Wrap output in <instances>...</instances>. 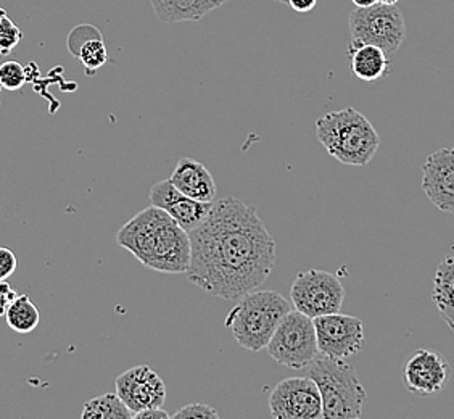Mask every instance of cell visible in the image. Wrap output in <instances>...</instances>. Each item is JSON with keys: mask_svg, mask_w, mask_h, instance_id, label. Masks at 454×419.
I'll list each match as a JSON object with an SVG mask.
<instances>
[{"mask_svg": "<svg viewBox=\"0 0 454 419\" xmlns=\"http://www.w3.org/2000/svg\"><path fill=\"white\" fill-rule=\"evenodd\" d=\"M114 389L118 397L132 411V416L142 410L160 408L167 400V385L147 365L134 367L116 377Z\"/></svg>", "mask_w": 454, "mask_h": 419, "instance_id": "11", "label": "cell"}, {"mask_svg": "<svg viewBox=\"0 0 454 419\" xmlns=\"http://www.w3.org/2000/svg\"><path fill=\"white\" fill-rule=\"evenodd\" d=\"M23 39L21 29L10 20L7 12L0 9V55L5 57L13 52V49Z\"/></svg>", "mask_w": 454, "mask_h": 419, "instance_id": "22", "label": "cell"}, {"mask_svg": "<svg viewBox=\"0 0 454 419\" xmlns=\"http://www.w3.org/2000/svg\"><path fill=\"white\" fill-rule=\"evenodd\" d=\"M18 297L17 292L12 289L7 281H0V318L5 316L10 304Z\"/></svg>", "mask_w": 454, "mask_h": 419, "instance_id": "27", "label": "cell"}, {"mask_svg": "<svg viewBox=\"0 0 454 419\" xmlns=\"http://www.w3.org/2000/svg\"><path fill=\"white\" fill-rule=\"evenodd\" d=\"M176 189L193 201L213 202L216 183L208 168L193 158H181L169 178Z\"/></svg>", "mask_w": 454, "mask_h": 419, "instance_id": "15", "label": "cell"}, {"mask_svg": "<svg viewBox=\"0 0 454 419\" xmlns=\"http://www.w3.org/2000/svg\"><path fill=\"white\" fill-rule=\"evenodd\" d=\"M349 60L353 75L366 83L384 78L390 68L388 55L380 47L372 44L349 47Z\"/></svg>", "mask_w": 454, "mask_h": 419, "instance_id": "17", "label": "cell"}, {"mask_svg": "<svg viewBox=\"0 0 454 419\" xmlns=\"http://www.w3.org/2000/svg\"><path fill=\"white\" fill-rule=\"evenodd\" d=\"M422 191L438 210L454 215V147L428 155L422 166Z\"/></svg>", "mask_w": 454, "mask_h": 419, "instance_id": "13", "label": "cell"}, {"mask_svg": "<svg viewBox=\"0 0 454 419\" xmlns=\"http://www.w3.org/2000/svg\"><path fill=\"white\" fill-rule=\"evenodd\" d=\"M5 321L9 324L10 329H13L18 334H29L39 326L41 314L29 296L23 294V296H18L10 304L5 312Z\"/></svg>", "mask_w": 454, "mask_h": 419, "instance_id": "19", "label": "cell"}, {"mask_svg": "<svg viewBox=\"0 0 454 419\" xmlns=\"http://www.w3.org/2000/svg\"><path fill=\"white\" fill-rule=\"evenodd\" d=\"M356 7L359 9H363V7H371V5H374L377 4V0H351Z\"/></svg>", "mask_w": 454, "mask_h": 419, "instance_id": "30", "label": "cell"}, {"mask_svg": "<svg viewBox=\"0 0 454 419\" xmlns=\"http://www.w3.org/2000/svg\"><path fill=\"white\" fill-rule=\"evenodd\" d=\"M2 89H4V86H2V83H0V92H2Z\"/></svg>", "mask_w": 454, "mask_h": 419, "instance_id": "33", "label": "cell"}, {"mask_svg": "<svg viewBox=\"0 0 454 419\" xmlns=\"http://www.w3.org/2000/svg\"><path fill=\"white\" fill-rule=\"evenodd\" d=\"M290 298L295 310L309 318H316L340 312L345 300V289L333 273L308 270L300 273L294 281Z\"/></svg>", "mask_w": 454, "mask_h": 419, "instance_id": "8", "label": "cell"}, {"mask_svg": "<svg viewBox=\"0 0 454 419\" xmlns=\"http://www.w3.org/2000/svg\"><path fill=\"white\" fill-rule=\"evenodd\" d=\"M305 371L321 393L324 419L361 418L366 389L345 360L333 359L319 352Z\"/></svg>", "mask_w": 454, "mask_h": 419, "instance_id": "5", "label": "cell"}, {"mask_svg": "<svg viewBox=\"0 0 454 419\" xmlns=\"http://www.w3.org/2000/svg\"><path fill=\"white\" fill-rule=\"evenodd\" d=\"M272 2H279V4H287L288 0H272Z\"/></svg>", "mask_w": 454, "mask_h": 419, "instance_id": "32", "label": "cell"}, {"mask_svg": "<svg viewBox=\"0 0 454 419\" xmlns=\"http://www.w3.org/2000/svg\"><path fill=\"white\" fill-rule=\"evenodd\" d=\"M175 419H192V418H210L218 419L219 413L210 405H203V403H191L185 405L181 410L176 411L171 416Z\"/></svg>", "mask_w": 454, "mask_h": 419, "instance_id": "25", "label": "cell"}, {"mask_svg": "<svg viewBox=\"0 0 454 419\" xmlns=\"http://www.w3.org/2000/svg\"><path fill=\"white\" fill-rule=\"evenodd\" d=\"M97 37H102V33L98 31V28L92 27V25H79V27L73 28L70 36H68V41H67L68 51H70L73 57H76L79 49L82 45L86 44L90 39H97Z\"/></svg>", "mask_w": 454, "mask_h": 419, "instance_id": "24", "label": "cell"}, {"mask_svg": "<svg viewBox=\"0 0 454 419\" xmlns=\"http://www.w3.org/2000/svg\"><path fill=\"white\" fill-rule=\"evenodd\" d=\"M149 201L150 205L169 213L187 233L200 226L213 209V202L193 201L179 193L169 179L160 181L150 189Z\"/></svg>", "mask_w": 454, "mask_h": 419, "instance_id": "14", "label": "cell"}, {"mask_svg": "<svg viewBox=\"0 0 454 419\" xmlns=\"http://www.w3.org/2000/svg\"><path fill=\"white\" fill-rule=\"evenodd\" d=\"M450 375L451 369L445 357L426 349L416 350L403 369L406 389L418 397L437 395L445 387Z\"/></svg>", "mask_w": 454, "mask_h": 419, "instance_id": "12", "label": "cell"}, {"mask_svg": "<svg viewBox=\"0 0 454 419\" xmlns=\"http://www.w3.org/2000/svg\"><path fill=\"white\" fill-rule=\"evenodd\" d=\"M171 418L168 415L167 411L163 410L161 407L160 408H149V410H142L139 413H136L132 419H168Z\"/></svg>", "mask_w": 454, "mask_h": 419, "instance_id": "28", "label": "cell"}, {"mask_svg": "<svg viewBox=\"0 0 454 419\" xmlns=\"http://www.w3.org/2000/svg\"><path fill=\"white\" fill-rule=\"evenodd\" d=\"M27 68L15 60L4 61L0 65V83L7 91H20L27 84Z\"/></svg>", "mask_w": 454, "mask_h": 419, "instance_id": "23", "label": "cell"}, {"mask_svg": "<svg viewBox=\"0 0 454 419\" xmlns=\"http://www.w3.org/2000/svg\"><path fill=\"white\" fill-rule=\"evenodd\" d=\"M348 27L349 47L372 44L380 47L387 55H394L406 39V23L396 5L377 2L371 7H356L349 13Z\"/></svg>", "mask_w": 454, "mask_h": 419, "instance_id": "6", "label": "cell"}, {"mask_svg": "<svg viewBox=\"0 0 454 419\" xmlns=\"http://www.w3.org/2000/svg\"><path fill=\"white\" fill-rule=\"evenodd\" d=\"M288 300L274 290H252L239 298L224 320L237 344L250 352L266 349L280 320L290 312Z\"/></svg>", "mask_w": 454, "mask_h": 419, "instance_id": "4", "label": "cell"}, {"mask_svg": "<svg viewBox=\"0 0 454 419\" xmlns=\"http://www.w3.org/2000/svg\"><path fill=\"white\" fill-rule=\"evenodd\" d=\"M270 410L276 419L323 418L321 393L311 377H288L274 387Z\"/></svg>", "mask_w": 454, "mask_h": 419, "instance_id": "9", "label": "cell"}, {"mask_svg": "<svg viewBox=\"0 0 454 419\" xmlns=\"http://www.w3.org/2000/svg\"><path fill=\"white\" fill-rule=\"evenodd\" d=\"M287 5L295 10L298 13H308L311 10H315L317 5V0H288Z\"/></svg>", "mask_w": 454, "mask_h": 419, "instance_id": "29", "label": "cell"}, {"mask_svg": "<svg viewBox=\"0 0 454 419\" xmlns=\"http://www.w3.org/2000/svg\"><path fill=\"white\" fill-rule=\"evenodd\" d=\"M76 59L82 63V67H84L88 75H94L108 60V52H106L104 37H97V39L88 41L86 44L79 49Z\"/></svg>", "mask_w": 454, "mask_h": 419, "instance_id": "21", "label": "cell"}, {"mask_svg": "<svg viewBox=\"0 0 454 419\" xmlns=\"http://www.w3.org/2000/svg\"><path fill=\"white\" fill-rule=\"evenodd\" d=\"M82 419H132V411L118 397V393L108 392L84 403L81 413Z\"/></svg>", "mask_w": 454, "mask_h": 419, "instance_id": "20", "label": "cell"}, {"mask_svg": "<svg viewBox=\"0 0 454 419\" xmlns=\"http://www.w3.org/2000/svg\"><path fill=\"white\" fill-rule=\"evenodd\" d=\"M316 136L327 154L343 165H369L380 146L372 123L351 107L316 120Z\"/></svg>", "mask_w": 454, "mask_h": 419, "instance_id": "3", "label": "cell"}, {"mask_svg": "<svg viewBox=\"0 0 454 419\" xmlns=\"http://www.w3.org/2000/svg\"><path fill=\"white\" fill-rule=\"evenodd\" d=\"M187 280L213 297L239 300L262 286L276 265V241L254 205L236 197L213 202L191 233Z\"/></svg>", "mask_w": 454, "mask_h": 419, "instance_id": "1", "label": "cell"}, {"mask_svg": "<svg viewBox=\"0 0 454 419\" xmlns=\"http://www.w3.org/2000/svg\"><path fill=\"white\" fill-rule=\"evenodd\" d=\"M379 4H385V5H396L400 0H377Z\"/></svg>", "mask_w": 454, "mask_h": 419, "instance_id": "31", "label": "cell"}, {"mask_svg": "<svg viewBox=\"0 0 454 419\" xmlns=\"http://www.w3.org/2000/svg\"><path fill=\"white\" fill-rule=\"evenodd\" d=\"M266 349L282 367L305 369L319 353L313 318L298 310H290L280 320Z\"/></svg>", "mask_w": 454, "mask_h": 419, "instance_id": "7", "label": "cell"}, {"mask_svg": "<svg viewBox=\"0 0 454 419\" xmlns=\"http://www.w3.org/2000/svg\"><path fill=\"white\" fill-rule=\"evenodd\" d=\"M116 242L149 270L185 274L191 265V237L165 210L150 205L116 234Z\"/></svg>", "mask_w": 454, "mask_h": 419, "instance_id": "2", "label": "cell"}, {"mask_svg": "<svg viewBox=\"0 0 454 419\" xmlns=\"http://www.w3.org/2000/svg\"><path fill=\"white\" fill-rule=\"evenodd\" d=\"M434 304L450 329L454 331V257H445L434 278Z\"/></svg>", "mask_w": 454, "mask_h": 419, "instance_id": "18", "label": "cell"}, {"mask_svg": "<svg viewBox=\"0 0 454 419\" xmlns=\"http://www.w3.org/2000/svg\"><path fill=\"white\" fill-rule=\"evenodd\" d=\"M227 2L231 0H150V5L161 23L176 25L183 21H200Z\"/></svg>", "mask_w": 454, "mask_h": 419, "instance_id": "16", "label": "cell"}, {"mask_svg": "<svg viewBox=\"0 0 454 419\" xmlns=\"http://www.w3.org/2000/svg\"><path fill=\"white\" fill-rule=\"evenodd\" d=\"M317 349L333 359L347 360L364 347V328L356 316L337 313L313 318Z\"/></svg>", "mask_w": 454, "mask_h": 419, "instance_id": "10", "label": "cell"}, {"mask_svg": "<svg viewBox=\"0 0 454 419\" xmlns=\"http://www.w3.org/2000/svg\"><path fill=\"white\" fill-rule=\"evenodd\" d=\"M18 258L9 247H0V281H7L17 271Z\"/></svg>", "mask_w": 454, "mask_h": 419, "instance_id": "26", "label": "cell"}]
</instances>
